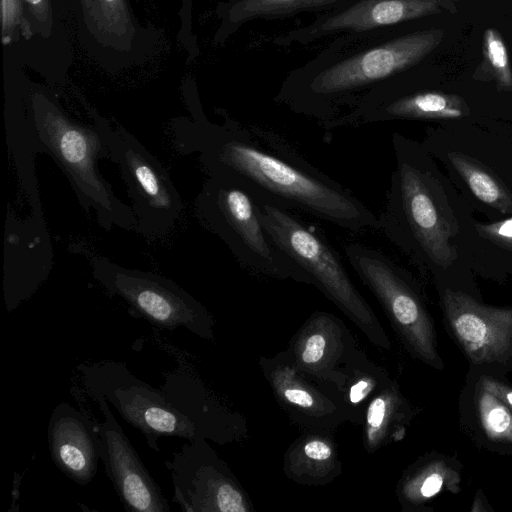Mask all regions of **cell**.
<instances>
[{
    "label": "cell",
    "mask_w": 512,
    "mask_h": 512,
    "mask_svg": "<svg viewBox=\"0 0 512 512\" xmlns=\"http://www.w3.org/2000/svg\"><path fill=\"white\" fill-rule=\"evenodd\" d=\"M342 377L337 393L347 420L362 425L369 402L391 382V379L386 370L370 360L359 347L345 363Z\"/></svg>",
    "instance_id": "44dd1931"
},
{
    "label": "cell",
    "mask_w": 512,
    "mask_h": 512,
    "mask_svg": "<svg viewBox=\"0 0 512 512\" xmlns=\"http://www.w3.org/2000/svg\"><path fill=\"white\" fill-rule=\"evenodd\" d=\"M48 447L56 467L70 480L90 483L98 469L100 442L96 423L84 410L61 402L52 411Z\"/></svg>",
    "instance_id": "e0dca14e"
},
{
    "label": "cell",
    "mask_w": 512,
    "mask_h": 512,
    "mask_svg": "<svg viewBox=\"0 0 512 512\" xmlns=\"http://www.w3.org/2000/svg\"><path fill=\"white\" fill-rule=\"evenodd\" d=\"M392 143L396 168L378 230L396 245L439 266H449L456 256L450 242L454 230L439 202L434 179L399 134L393 135Z\"/></svg>",
    "instance_id": "5b68a950"
},
{
    "label": "cell",
    "mask_w": 512,
    "mask_h": 512,
    "mask_svg": "<svg viewBox=\"0 0 512 512\" xmlns=\"http://www.w3.org/2000/svg\"><path fill=\"white\" fill-rule=\"evenodd\" d=\"M362 283L376 297L406 348L420 360L439 366L435 331L412 281L383 251L361 243L345 248Z\"/></svg>",
    "instance_id": "30bf717a"
},
{
    "label": "cell",
    "mask_w": 512,
    "mask_h": 512,
    "mask_svg": "<svg viewBox=\"0 0 512 512\" xmlns=\"http://www.w3.org/2000/svg\"><path fill=\"white\" fill-rule=\"evenodd\" d=\"M95 280L121 297L135 316L153 326L184 327L205 340H214V319L205 306L172 280L150 272L122 267L107 258L90 260Z\"/></svg>",
    "instance_id": "9c48e42d"
},
{
    "label": "cell",
    "mask_w": 512,
    "mask_h": 512,
    "mask_svg": "<svg viewBox=\"0 0 512 512\" xmlns=\"http://www.w3.org/2000/svg\"><path fill=\"white\" fill-rule=\"evenodd\" d=\"M88 9L95 13L94 19L96 24H101V28H104L105 32L110 31L109 29L113 25L119 27L122 18L120 16L128 18L126 9L123 7V0H87Z\"/></svg>",
    "instance_id": "4316f807"
},
{
    "label": "cell",
    "mask_w": 512,
    "mask_h": 512,
    "mask_svg": "<svg viewBox=\"0 0 512 512\" xmlns=\"http://www.w3.org/2000/svg\"><path fill=\"white\" fill-rule=\"evenodd\" d=\"M179 126V147L197 153L207 174H234L280 206L349 231L378 229V217L364 202L277 133L234 120L213 124L198 118Z\"/></svg>",
    "instance_id": "6da1fadb"
},
{
    "label": "cell",
    "mask_w": 512,
    "mask_h": 512,
    "mask_svg": "<svg viewBox=\"0 0 512 512\" xmlns=\"http://www.w3.org/2000/svg\"><path fill=\"white\" fill-rule=\"evenodd\" d=\"M23 3L28 8V13L33 18V22L38 21L45 25L50 14V0H23Z\"/></svg>",
    "instance_id": "f1b7e54d"
},
{
    "label": "cell",
    "mask_w": 512,
    "mask_h": 512,
    "mask_svg": "<svg viewBox=\"0 0 512 512\" xmlns=\"http://www.w3.org/2000/svg\"><path fill=\"white\" fill-rule=\"evenodd\" d=\"M173 502L185 512H248L247 495L206 439L185 443L165 461Z\"/></svg>",
    "instance_id": "8fae6325"
},
{
    "label": "cell",
    "mask_w": 512,
    "mask_h": 512,
    "mask_svg": "<svg viewBox=\"0 0 512 512\" xmlns=\"http://www.w3.org/2000/svg\"><path fill=\"white\" fill-rule=\"evenodd\" d=\"M77 370L87 394L103 395L126 422L144 435L150 449L159 451L161 437L205 439L190 417L160 387L137 378L125 363L101 360L81 363Z\"/></svg>",
    "instance_id": "52a82bcc"
},
{
    "label": "cell",
    "mask_w": 512,
    "mask_h": 512,
    "mask_svg": "<svg viewBox=\"0 0 512 512\" xmlns=\"http://www.w3.org/2000/svg\"><path fill=\"white\" fill-rule=\"evenodd\" d=\"M29 110L41 151L50 154L67 176L84 209L94 211L107 230L135 229L132 208L116 197L100 173L99 160L110 159V153L97 128L74 122L43 92L32 93Z\"/></svg>",
    "instance_id": "3957f363"
},
{
    "label": "cell",
    "mask_w": 512,
    "mask_h": 512,
    "mask_svg": "<svg viewBox=\"0 0 512 512\" xmlns=\"http://www.w3.org/2000/svg\"><path fill=\"white\" fill-rule=\"evenodd\" d=\"M484 68L503 90L512 89V69L506 45L498 30L488 28L483 37Z\"/></svg>",
    "instance_id": "484cf974"
},
{
    "label": "cell",
    "mask_w": 512,
    "mask_h": 512,
    "mask_svg": "<svg viewBox=\"0 0 512 512\" xmlns=\"http://www.w3.org/2000/svg\"><path fill=\"white\" fill-rule=\"evenodd\" d=\"M99 406L103 422L95 421L100 442V459L125 510L169 512L170 507L135 448L126 437L99 393L88 394Z\"/></svg>",
    "instance_id": "4fadbf2b"
},
{
    "label": "cell",
    "mask_w": 512,
    "mask_h": 512,
    "mask_svg": "<svg viewBox=\"0 0 512 512\" xmlns=\"http://www.w3.org/2000/svg\"><path fill=\"white\" fill-rule=\"evenodd\" d=\"M406 412V403L398 385L391 380L372 398L365 411L362 423L364 449L372 454L391 440H396L397 433L403 430Z\"/></svg>",
    "instance_id": "7402d4cb"
},
{
    "label": "cell",
    "mask_w": 512,
    "mask_h": 512,
    "mask_svg": "<svg viewBox=\"0 0 512 512\" xmlns=\"http://www.w3.org/2000/svg\"><path fill=\"white\" fill-rule=\"evenodd\" d=\"M259 364L277 403L304 430L331 432L348 421L336 388L301 372L285 350Z\"/></svg>",
    "instance_id": "5bb4252c"
},
{
    "label": "cell",
    "mask_w": 512,
    "mask_h": 512,
    "mask_svg": "<svg viewBox=\"0 0 512 512\" xmlns=\"http://www.w3.org/2000/svg\"><path fill=\"white\" fill-rule=\"evenodd\" d=\"M163 378L160 388L190 417L206 440L224 444L242 436L241 416L224 407L190 368L179 366Z\"/></svg>",
    "instance_id": "ac0fdd59"
},
{
    "label": "cell",
    "mask_w": 512,
    "mask_h": 512,
    "mask_svg": "<svg viewBox=\"0 0 512 512\" xmlns=\"http://www.w3.org/2000/svg\"><path fill=\"white\" fill-rule=\"evenodd\" d=\"M443 306L451 329L475 363L502 360L512 350V309L480 304L470 296L446 290Z\"/></svg>",
    "instance_id": "2e32d148"
},
{
    "label": "cell",
    "mask_w": 512,
    "mask_h": 512,
    "mask_svg": "<svg viewBox=\"0 0 512 512\" xmlns=\"http://www.w3.org/2000/svg\"><path fill=\"white\" fill-rule=\"evenodd\" d=\"M257 195L264 225L276 245L373 345L389 350L390 341L383 326L353 284L340 255L325 235L317 227L302 221L292 210Z\"/></svg>",
    "instance_id": "8992f818"
},
{
    "label": "cell",
    "mask_w": 512,
    "mask_h": 512,
    "mask_svg": "<svg viewBox=\"0 0 512 512\" xmlns=\"http://www.w3.org/2000/svg\"><path fill=\"white\" fill-rule=\"evenodd\" d=\"M94 126L105 140L110 159L127 185L136 218L135 231L146 239L161 240L177 228L184 205L161 163L129 132L94 116Z\"/></svg>",
    "instance_id": "ba28073f"
},
{
    "label": "cell",
    "mask_w": 512,
    "mask_h": 512,
    "mask_svg": "<svg viewBox=\"0 0 512 512\" xmlns=\"http://www.w3.org/2000/svg\"><path fill=\"white\" fill-rule=\"evenodd\" d=\"M481 387L496 395L507 406L512 409V389L501 384L498 381L484 377L481 380Z\"/></svg>",
    "instance_id": "f546056e"
},
{
    "label": "cell",
    "mask_w": 512,
    "mask_h": 512,
    "mask_svg": "<svg viewBox=\"0 0 512 512\" xmlns=\"http://www.w3.org/2000/svg\"><path fill=\"white\" fill-rule=\"evenodd\" d=\"M283 470L292 481L324 485L341 474L337 447L327 431L306 430L284 454Z\"/></svg>",
    "instance_id": "d6986e66"
},
{
    "label": "cell",
    "mask_w": 512,
    "mask_h": 512,
    "mask_svg": "<svg viewBox=\"0 0 512 512\" xmlns=\"http://www.w3.org/2000/svg\"><path fill=\"white\" fill-rule=\"evenodd\" d=\"M452 471L443 463H431L406 476L398 488L399 497L409 504H419L436 495Z\"/></svg>",
    "instance_id": "d4e9b609"
},
{
    "label": "cell",
    "mask_w": 512,
    "mask_h": 512,
    "mask_svg": "<svg viewBox=\"0 0 512 512\" xmlns=\"http://www.w3.org/2000/svg\"><path fill=\"white\" fill-rule=\"evenodd\" d=\"M476 229L483 237L512 250V218L492 224H477Z\"/></svg>",
    "instance_id": "83f0119b"
},
{
    "label": "cell",
    "mask_w": 512,
    "mask_h": 512,
    "mask_svg": "<svg viewBox=\"0 0 512 512\" xmlns=\"http://www.w3.org/2000/svg\"><path fill=\"white\" fill-rule=\"evenodd\" d=\"M350 0H229L217 8L220 25L214 37L225 42L245 23L256 19L294 17L304 12L326 13L342 7Z\"/></svg>",
    "instance_id": "ffe728a7"
},
{
    "label": "cell",
    "mask_w": 512,
    "mask_h": 512,
    "mask_svg": "<svg viewBox=\"0 0 512 512\" xmlns=\"http://www.w3.org/2000/svg\"><path fill=\"white\" fill-rule=\"evenodd\" d=\"M396 27L338 35L289 72L275 101L323 124L351 109L378 84L419 65L444 36L441 28L399 33Z\"/></svg>",
    "instance_id": "7a4b0ae2"
},
{
    "label": "cell",
    "mask_w": 512,
    "mask_h": 512,
    "mask_svg": "<svg viewBox=\"0 0 512 512\" xmlns=\"http://www.w3.org/2000/svg\"><path fill=\"white\" fill-rule=\"evenodd\" d=\"M448 158L480 201L502 213L512 212V197L493 175L474 160L460 153H449Z\"/></svg>",
    "instance_id": "603a6c76"
},
{
    "label": "cell",
    "mask_w": 512,
    "mask_h": 512,
    "mask_svg": "<svg viewBox=\"0 0 512 512\" xmlns=\"http://www.w3.org/2000/svg\"><path fill=\"white\" fill-rule=\"evenodd\" d=\"M208 176L195 200V215L202 226L217 235L251 273L312 285L267 231L256 191L228 172Z\"/></svg>",
    "instance_id": "277c9868"
},
{
    "label": "cell",
    "mask_w": 512,
    "mask_h": 512,
    "mask_svg": "<svg viewBox=\"0 0 512 512\" xmlns=\"http://www.w3.org/2000/svg\"><path fill=\"white\" fill-rule=\"evenodd\" d=\"M476 407L486 436L493 441L512 443V409L482 387L476 394Z\"/></svg>",
    "instance_id": "cb8c5ba5"
},
{
    "label": "cell",
    "mask_w": 512,
    "mask_h": 512,
    "mask_svg": "<svg viewBox=\"0 0 512 512\" xmlns=\"http://www.w3.org/2000/svg\"><path fill=\"white\" fill-rule=\"evenodd\" d=\"M456 11L451 0H350L315 21L272 37L279 47L306 46L334 35L399 26L413 20Z\"/></svg>",
    "instance_id": "7c38bea8"
},
{
    "label": "cell",
    "mask_w": 512,
    "mask_h": 512,
    "mask_svg": "<svg viewBox=\"0 0 512 512\" xmlns=\"http://www.w3.org/2000/svg\"><path fill=\"white\" fill-rule=\"evenodd\" d=\"M356 348V340L341 319L317 311L294 334L285 352L301 372L337 390L343 367Z\"/></svg>",
    "instance_id": "9a60e30c"
}]
</instances>
